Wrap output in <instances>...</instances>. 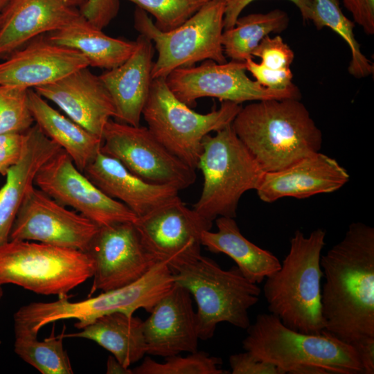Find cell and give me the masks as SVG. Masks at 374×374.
<instances>
[{"label": "cell", "instance_id": "cell-31", "mask_svg": "<svg viewBox=\"0 0 374 374\" xmlns=\"http://www.w3.org/2000/svg\"><path fill=\"white\" fill-rule=\"evenodd\" d=\"M312 1L310 21L315 27L318 30L323 27L331 28L348 45L351 53V60L348 67L349 73L357 78L372 75L374 71L373 64L362 53L353 32L355 25L343 13L339 0Z\"/></svg>", "mask_w": 374, "mask_h": 374}, {"label": "cell", "instance_id": "cell-20", "mask_svg": "<svg viewBox=\"0 0 374 374\" xmlns=\"http://www.w3.org/2000/svg\"><path fill=\"white\" fill-rule=\"evenodd\" d=\"M88 66L87 60L79 51L53 44L47 38H35L0 62V86L34 89Z\"/></svg>", "mask_w": 374, "mask_h": 374}, {"label": "cell", "instance_id": "cell-38", "mask_svg": "<svg viewBox=\"0 0 374 374\" xmlns=\"http://www.w3.org/2000/svg\"><path fill=\"white\" fill-rule=\"evenodd\" d=\"M229 364L232 374H283L273 364L246 350L231 355Z\"/></svg>", "mask_w": 374, "mask_h": 374}, {"label": "cell", "instance_id": "cell-16", "mask_svg": "<svg viewBox=\"0 0 374 374\" xmlns=\"http://www.w3.org/2000/svg\"><path fill=\"white\" fill-rule=\"evenodd\" d=\"M85 252L93 267L90 294L130 285L157 262L143 247L134 222L100 226Z\"/></svg>", "mask_w": 374, "mask_h": 374}, {"label": "cell", "instance_id": "cell-37", "mask_svg": "<svg viewBox=\"0 0 374 374\" xmlns=\"http://www.w3.org/2000/svg\"><path fill=\"white\" fill-rule=\"evenodd\" d=\"M119 9V0H87L80 12L91 24L103 30L117 16Z\"/></svg>", "mask_w": 374, "mask_h": 374}, {"label": "cell", "instance_id": "cell-28", "mask_svg": "<svg viewBox=\"0 0 374 374\" xmlns=\"http://www.w3.org/2000/svg\"><path fill=\"white\" fill-rule=\"evenodd\" d=\"M143 321L134 315L116 312L98 317L79 332L64 336L91 340L129 368L146 354Z\"/></svg>", "mask_w": 374, "mask_h": 374}, {"label": "cell", "instance_id": "cell-9", "mask_svg": "<svg viewBox=\"0 0 374 374\" xmlns=\"http://www.w3.org/2000/svg\"><path fill=\"white\" fill-rule=\"evenodd\" d=\"M242 106L222 101L206 114L193 111L169 89L165 78L152 79L142 111L148 128L170 152L196 170L204 138L231 125Z\"/></svg>", "mask_w": 374, "mask_h": 374}, {"label": "cell", "instance_id": "cell-11", "mask_svg": "<svg viewBox=\"0 0 374 374\" xmlns=\"http://www.w3.org/2000/svg\"><path fill=\"white\" fill-rule=\"evenodd\" d=\"M100 151L152 184L181 190L196 179L195 170L170 152L148 127L109 120L103 132Z\"/></svg>", "mask_w": 374, "mask_h": 374}, {"label": "cell", "instance_id": "cell-40", "mask_svg": "<svg viewBox=\"0 0 374 374\" xmlns=\"http://www.w3.org/2000/svg\"><path fill=\"white\" fill-rule=\"evenodd\" d=\"M354 21L360 26L367 35L374 33V0H342Z\"/></svg>", "mask_w": 374, "mask_h": 374}, {"label": "cell", "instance_id": "cell-33", "mask_svg": "<svg viewBox=\"0 0 374 374\" xmlns=\"http://www.w3.org/2000/svg\"><path fill=\"white\" fill-rule=\"evenodd\" d=\"M28 91L19 87L0 86V134L24 133L33 125Z\"/></svg>", "mask_w": 374, "mask_h": 374}, {"label": "cell", "instance_id": "cell-19", "mask_svg": "<svg viewBox=\"0 0 374 374\" xmlns=\"http://www.w3.org/2000/svg\"><path fill=\"white\" fill-rule=\"evenodd\" d=\"M87 0H10L0 13V56L41 34L59 30L82 14Z\"/></svg>", "mask_w": 374, "mask_h": 374}, {"label": "cell", "instance_id": "cell-17", "mask_svg": "<svg viewBox=\"0 0 374 374\" xmlns=\"http://www.w3.org/2000/svg\"><path fill=\"white\" fill-rule=\"evenodd\" d=\"M143 321L146 354L167 357L195 353L199 339L191 294L175 283Z\"/></svg>", "mask_w": 374, "mask_h": 374}, {"label": "cell", "instance_id": "cell-12", "mask_svg": "<svg viewBox=\"0 0 374 374\" xmlns=\"http://www.w3.org/2000/svg\"><path fill=\"white\" fill-rule=\"evenodd\" d=\"M246 71L244 62L231 60L220 64L206 60L197 66L176 69L165 78L172 93L189 107L205 97L238 104L270 99H300L297 87L284 91L269 89L251 80Z\"/></svg>", "mask_w": 374, "mask_h": 374}, {"label": "cell", "instance_id": "cell-47", "mask_svg": "<svg viewBox=\"0 0 374 374\" xmlns=\"http://www.w3.org/2000/svg\"><path fill=\"white\" fill-rule=\"evenodd\" d=\"M207 1H209V0H207ZM226 1H228V0H226Z\"/></svg>", "mask_w": 374, "mask_h": 374}, {"label": "cell", "instance_id": "cell-32", "mask_svg": "<svg viewBox=\"0 0 374 374\" xmlns=\"http://www.w3.org/2000/svg\"><path fill=\"white\" fill-rule=\"evenodd\" d=\"M166 362L159 363L150 357L144 358L142 363L132 369L135 374H224L219 368L220 358L210 356L203 351L197 350L186 357L178 355L165 357Z\"/></svg>", "mask_w": 374, "mask_h": 374}, {"label": "cell", "instance_id": "cell-18", "mask_svg": "<svg viewBox=\"0 0 374 374\" xmlns=\"http://www.w3.org/2000/svg\"><path fill=\"white\" fill-rule=\"evenodd\" d=\"M88 67L33 89L55 104L74 122L102 138L106 124L115 118L116 110L99 75L93 73Z\"/></svg>", "mask_w": 374, "mask_h": 374}, {"label": "cell", "instance_id": "cell-30", "mask_svg": "<svg viewBox=\"0 0 374 374\" xmlns=\"http://www.w3.org/2000/svg\"><path fill=\"white\" fill-rule=\"evenodd\" d=\"M64 330L60 335L39 341L37 333L14 323V351L24 362L42 374H72L73 371L64 348Z\"/></svg>", "mask_w": 374, "mask_h": 374}, {"label": "cell", "instance_id": "cell-46", "mask_svg": "<svg viewBox=\"0 0 374 374\" xmlns=\"http://www.w3.org/2000/svg\"><path fill=\"white\" fill-rule=\"evenodd\" d=\"M0 24H1V18H0Z\"/></svg>", "mask_w": 374, "mask_h": 374}, {"label": "cell", "instance_id": "cell-43", "mask_svg": "<svg viewBox=\"0 0 374 374\" xmlns=\"http://www.w3.org/2000/svg\"><path fill=\"white\" fill-rule=\"evenodd\" d=\"M108 374H132V371L123 366L113 355L109 356L107 362Z\"/></svg>", "mask_w": 374, "mask_h": 374}, {"label": "cell", "instance_id": "cell-36", "mask_svg": "<svg viewBox=\"0 0 374 374\" xmlns=\"http://www.w3.org/2000/svg\"><path fill=\"white\" fill-rule=\"evenodd\" d=\"M247 71H249L256 81L262 87L278 91L288 90L296 86L292 82L293 74L290 68L274 70L257 63L252 58L245 62Z\"/></svg>", "mask_w": 374, "mask_h": 374}, {"label": "cell", "instance_id": "cell-34", "mask_svg": "<svg viewBox=\"0 0 374 374\" xmlns=\"http://www.w3.org/2000/svg\"><path fill=\"white\" fill-rule=\"evenodd\" d=\"M154 19V26L162 32L181 26L208 1L207 0H127Z\"/></svg>", "mask_w": 374, "mask_h": 374}, {"label": "cell", "instance_id": "cell-35", "mask_svg": "<svg viewBox=\"0 0 374 374\" xmlns=\"http://www.w3.org/2000/svg\"><path fill=\"white\" fill-rule=\"evenodd\" d=\"M252 56L261 59L260 62L266 68L280 70L290 68L294 53L280 36H265L252 53Z\"/></svg>", "mask_w": 374, "mask_h": 374}, {"label": "cell", "instance_id": "cell-29", "mask_svg": "<svg viewBox=\"0 0 374 374\" xmlns=\"http://www.w3.org/2000/svg\"><path fill=\"white\" fill-rule=\"evenodd\" d=\"M287 13L274 9L266 13H252L238 17L233 28L224 30L221 42L226 57L245 62L261 40L270 33L285 30L289 25Z\"/></svg>", "mask_w": 374, "mask_h": 374}, {"label": "cell", "instance_id": "cell-24", "mask_svg": "<svg viewBox=\"0 0 374 374\" xmlns=\"http://www.w3.org/2000/svg\"><path fill=\"white\" fill-rule=\"evenodd\" d=\"M61 150L36 124L24 133L21 157L8 170L0 188V246L9 241L14 221L28 192L35 186L39 169Z\"/></svg>", "mask_w": 374, "mask_h": 374}, {"label": "cell", "instance_id": "cell-21", "mask_svg": "<svg viewBox=\"0 0 374 374\" xmlns=\"http://www.w3.org/2000/svg\"><path fill=\"white\" fill-rule=\"evenodd\" d=\"M349 179L347 170L335 159L319 152L283 170L265 172L256 190L266 203L286 197L305 199L337 191Z\"/></svg>", "mask_w": 374, "mask_h": 374}, {"label": "cell", "instance_id": "cell-42", "mask_svg": "<svg viewBox=\"0 0 374 374\" xmlns=\"http://www.w3.org/2000/svg\"><path fill=\"white\" fill-rule=\"evenodd\" d=\"M24 141L21 144L0 148V175L6 176L8 170L19 161L22 153Z\"/></svg>", "mask_w": 374, "mask_h": 374}, {"label": "cell", "instance_id": "cell-45", "mask_svg": "<svg viewBox=\"0 0 374 374\" xmlns=\"http://www.w3.org/2000/svg\"><path fill=\"white\" fill-rule=\"evenodd\" d=\"M3 288H2V286H0V301L1 300L3 297Z\"/></svg>", "mask_w": 374, "mask_h": 374}, {"label": "cell", "instance_id": "cell-23", "mask_svg": "<svg viewBox=\"0 0 374 374\" xmlns=\"http://www.w3.org/2000/svg\"><path fill=\"white\" fill-rule=\"evenodd\" d=\"M134 51L122 64L99 75L114 105L116 120L134 126L140 125L152 81V42L139 34Z\"/></svg>", "mask_w": 374, "mask_h": 374}, {"label": "cell", "instance_id": "cell-27", "mask_svg": "<svg viewBox=\"0 0 374 374\" xmlns=\"http://www.w3.org/2000/svg\"><path fill=\"white\" fill-rule=\"evenodd\" d=\"M47 39L57 45L79 51L89 66L109 70L125 62L135 48V41L112 37L82 15L64 28L50 33Z\"/></svg>", "mask_w": 374, "mask_h": 374}, {"label": "cell", "instance_id": "cell-6", "mask_svg": "<svg viewBox=\"0 0 374 374\" xmlns=\"http://www.w3.org/2000/svg\"><path fill=\"white\" fill-rule=\"evenodd\" d=\"M173 274L163 262H157L136 281L122 287L104 291L99 295L76 302L68 296L53 302H33L14 314V323L37 333L44 326L57 321L75 319L80 330L98 317L121 312L129 316L139 309L150 312L155 304L173 287Z\"/></svg>", "mask_w": 374, "mask_h": 374}, {"label": "cell", "instance_id": "cell-5", "mask_svg": "<svg viewBox=\"0 0 374 374\" xmlns=\"http://www.w3.org/2000/svg\"><path fill=\"white\" fill-rule=\"evenodd\" d=\"M197 169L203 186L193 208L212 222L219 217L235 218L241 197L256 190L265 173L231 124L204 138Z\"/></svg>", "mask_w": 374, "mask_h": 374}, {"label": "cell", "instance_id": "cell-26", "mask_svg": "<svg viewBox=\"0 0 374 374\" xmlns=\"http://www.w3.org/2000/svg\"><path fill=\"white\" fill-rule=\"evenodd\" d=\"M28 97L36 125L48 139L64 150L77 168L83 172L100 152L102 138L62 114L34 89H29Z\"/></svg>", "mask_w": 374, "mask_h": 374}, {"label": "cell", "instance_id": "cell-4", "mask_svg": "<svg viewBox=\"0 0 374 374\" xmlns=\"http://www.w3.org/2000/svg\"><path fill=\"white\" fill-rule=\"evenodd\" d=\"M242 347L275 365L283 374L305 366H317L328 373H364L355 348L328 334H308L285 326L273 314H258L247 328Z\"/></svg>", "mask_w": 374, "mask_h": 374}, {"label": "cell", "instance_id": "cell-39", "mask_svg": "<svg viewBox=\"0 0 374 374\" xmlns=\"http://www.w3.org/2000/svg\"><path fill=\"white\" fill-rule=\"evenodd\" d=\"M253 1L255 0H228L224 17V30L233 28L242 11ZM289 1L297 7L304 21L311 20L312 13V0Z\"/></svg>", "mask_w": 374, "mask_h": 374}, {"label": "cell", "instance_id": "cell-13", "mask_svg": "<svg viewBox=\"0 0 374 374\" xmlns=\"http://www.w3.org/2000/svg\"><path fill=\"white\" fill-rule=\"evenodd\" d=\"M141 243L157 262L172 273L201 255V236L212 222L186 206L179 197L134 222Z\"/></svg>", "mask_w": 374, "mask_h": 374}, {"label": "cell", "instance_id": "cell-22", "mask_svg": "<svg viewBox=\"0 0 374 374\" xmlns=\"http://www.w3.org/2000/svg\"><path fill=\"white\" fill-rule=\"evenodd\" d=\"M82 172L105 194L127 206L138 217L179 197L176 188L145 181L101 151Z\"/></svg>", "mask_w": 374, "mask_h": 374}, {"label": "cell", "instance_id": "cell-7", "mask_svg": "<svg viewBox=\"0 0 374 374\" xmlns=\"http://www.w3.org/2000/svg\"><path fill=\"white\" fill-rule=\"evenodd\" d=\"M172 274L175 283L187 289L197 303L199 339H211L222 322L242 329L251 324L248 311L258 303L261 290L237 266L225 270L201 256Z\"/></svg>", "mask_w": 374, "mask_h": 374}, {"label": "cell", "instance_id": "cell-8", "mask_svg": "<svg viewBox=\"0 0 374 374\" xmlns=\"http://www.w3.org/2000/svg\"><path fill=\"white\" fill-rule=\"evenodd\" d=\"M93 269L88 254L78 249L16 240L0 246V286L62 296L91 278Z\"/></svg>", "mask_w": 374, "mask_h": 374}, {"label": "cell", "instance_id": "cell-41", "mask_svg": "<svg viewBox=\"0 0 374 374\" xmlns=\"http://www.w3.org/2000/svg\"><path fill=\"white\" fill-rule=\"evenodd\" d=\"M359 358L364 374L374 373V338L367 339L353 346Z\"/></svg>", "mask_w": 374, "mask_h": 374}, {"label": "cell", "instance_id": "cell-14", "mask_svg": "<svg viewBox=\"0 0 374 374\" xmlns=\"http://www.w3.org/2000/svg\"><path fill=\"white\" fill-rule=\"evenodd\" d=\"M34 184L60 204L72 208L98 226L134 222L138 217L127 206L98 188L77 168L63 150L39 169Z\"/></svg>", "mask_w": 374, "mask_h": 374}, {"label": "cell", "instance_id": "cell-2", "mask_svg": "<svg viewBox=\"0 0 374 374\" xmlns=\"http://www.w3.org/2000/svg\"><path fill=\"white\" fill-rule=\"evenodd\" d=\"M300 99L257 100L241 107L232 127L265 172L320 152L323 135Z\"/></svg>", "mask_w": 374, "mask_h": 374}, {"label": "cell", "instance_id": "cell-44", "mask_svg": "<svg viewBox=\"0 0 374 374\" xmlns=\"http://www.w3.org/2000/svg\"><path fill=\"white\" fill-rule=\"evenodd\" d=\"M10 0H0V13L3 11L5 7L7 6Z\"/></svg>", "mask_w": 374, "mask_h": 374}, {"label": "cell", "instance_id": "cell-3", "mask_svg": "<svg viewBox=\"0 0 374 374\" xmlns=\"http://www.w3.org/2000/svg\"><path fill=\"white\" fill-rule=\"evenodd\" d=\"M325 237L321 229L308 236L296 231L280 269L266 278L263 286L270 313L296 331L320 334L324 329L320 260Z\"/></svg>", "mask_w": 374, "mask_h": 374}, {"label": "cell", "instance_id": "cell-25", "mask_svg": "<svg viewBox=\"0 0 374 374\" xmlns=\"http://www.w3.org/2000/svg\"><path fill=\"white\" fill-rule=\"evenodd\" d=\"M215 224L216 232H202V245L212 253L229 256L248 280L254 284L261 283L280 269L281 262L278 258L247 240L234 218L219 217L215 219Z\"/></svg>", "mask_w": 374, "mask_h": 374}, {"label": "cell", "instance_id": "cell-15", "mask_svg": "<svg viewBox=\"0 0 374 374\" xmlns=\"http://www.w3.org/2000/svg\"><path fill=\"white\" fill-rule=\"evenodd\" d=\"M100 226L34 186L14 221L9 240H27L85 252Z\"/></svg>", "mask_w": 374, "mask_h": 374}, {"label": "cell", "instance_id": "cell-1", "mask_svg": "<svg viewBox=\"0 0 374 374\" xmlns=\"http://www.w3.org/2000/svg\"><path fill=\"white\" fill-rule=\"evenodd\" d=\"M320 265L323 332L353 346L374 338V228L351 223Z\"/></svg>", "mask_w": 374, "mask_h": 374}, {"label": "cell", "instance_id": "cell-10", "mask_svg": "<svg viewBox=\"0 0 374 374\" xmlns=\"http://www.w3.org/2000/svg\"><path fill=\"white\" fill-rule=\"evenodd\" d=\"M226 0H209L192 17L177 28L162 32L148 13L136 7L134 28L154 43L158 53L153 63L152 78H166L173 70L194 66L211 60L226 62L221 39Z\"/></svg>", "mask_w": 374, "mask_h": 374}]
</instances>
